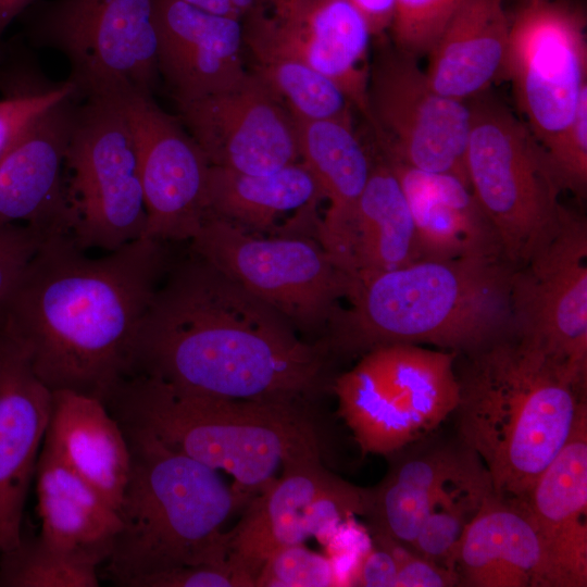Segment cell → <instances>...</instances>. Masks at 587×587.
Here are the masks:
<instances>
[{
  "mask_svg": "<svg viewBox=\"0 0 587 587\" xmlns=\"http://www.w3.org/2000/svg\"><path fill=\"white\" fill-rule=\"evenodd\" d=\"M322 199L317 182L301 161L261 175L210 166L207 214L249 233L276 229L284 215L317 207Z\"/></svg>",
  "mask_w": 587,
  "mask_h": 587,
  "instance_id": "cell-31",
  "label": "cell"
},
{
  "mask_svg": "<svg viewBox=\"0 0 587 587\" xmlns=\"http://www.w3.org/2000/svg\"><path fill=\"white\" fill-rule=\"evenodd\" d=\"M243 45L246 57L252 62L251 72L273 90L295 117L352 121L353 108L333 80L255 34L243 30Z\"/></svg>",
  "mask_w": 587,
  "mask_h": 587,
  "instance_id": "cell-32",
  "label": "cell"
},
{
  "mask_svg": "<svg viewBox=\"0 0 587 587\" xmlns=\"http://www.w3.org/2000/svg\"><path fill=\"white\" fill-rule=\"evenodd\" d=\"M191 251L167 268L141 322L133 374L217 398L307 405L332 354Z\"/></svg>",
  "mask_w": 587,
  "mask_h": 587,
  "instance_id": "cell-1",
  "label": "cell"
},
{
  "mask_svg": "<svg viewBox=\"0 0 587 587\" xmlns=\"http://www.w3.org/2000/svg\"><path fill=\"white\" fill-rule=\"evenodd\" d=\"M73 95H77L76 87L66 79L23 83L0 98V162L38 115Z\"/></svg>",
  "mask_w": 587,
  "mask_h": 587,
  "instance_id": "cell-38",
  "label": "cell"
},
{
  "mask_svg": "<svg viewBox=\"0 0 587 587\" xmlns=\"http://www.w3.org/2000/svg\"><path fill=\"white\" fill-rule=\"evenodd\" d=\"M513 333L587 377V225L560 213L527 260L515 267L512 286Z\"/></svg>",
  "mask_w": 587,
  "mask_h": 587,
  "instance_id": "cell-14",
  "label": "cell"
},
{
  "mask_svg": "<svg viewBox=\"0 0 587 587\" xmlns=\"http://www.w3.org/2000/svg\"><path fill=\"white\" fill-rule=\"evenodd\" d=\"M509 27L505 0H464L427 54L430 87L460 101L486 91L503 73Z\"/></svg>",
  "mask_w": 587,
  "mask_h": 587,
  "instance_id": "cell-28",
  "label": "cell"
},
{
  "mask_svg": "<svg viewBox=\"0 0 587 587\" xmlns=\"http://www.w3.org/2000/svg\"><path fill=\"white\" fill-rule=\"evenodd\" d=\"M464 0H394L390 41L416 57L427 55Z\"/></svg>",
  "mask_w": 587,
  "mask_h": 587,
  "instance_id": "cell-35",
  "label": "cell"
},
{
  "mask_svg": "<svg viewBox=\"0 0 587 587\" xmlns=\"http://www.w3.org/2000/svg\"><path fill=\"white\" fill-rule=\"evenodd\" d=\"M374 541L386 547L396 559L398 569L395 587L459 586L453 571L419 555L388 537L374 535Z\"/></svg>",
  "mask_w": 587,
  "mask_h": 587,
  "instance_id": "cell-40",
  "label": "cell"
},
{
  "mask_svg": "<svg viewBox=\"0 0 587 587\" xmlns=\"http://www.w3.org/2000/svg\"><path fill=\"white\" fill-rule=\"evenodd\" d=\"M515 500L541 538L551 586H587V408L528 492Z\"/></svg>",
  "mask_w": 587,
  "mask_h": 587,
  "instance_id": "cell-22",
  "label": "cell"
},
{
  "mask_svg": "<svg viewBox=\"0 0 587 587\" xmlns=\"http://www.w3.org/2000/svg\"><path fill=\"white\" fill-rule=\"evenodd\" d=\"M364 511V488L328 472L321 459L285 465L226 532L227 566L241 587H253L275 551L311 536L328 537Z\"/></svg>",
  "mask_w": 587,
  "mask_h": 587,
  "instance_id": "cell-15",
  "label": "cell"
},
{
  "mask_svg": "<svg viewBox=\"0 0 587 587\" xmlns=\"http://www.w3.org/2000/svg\"><path fill=\"white\" fill-rule=\"evenodd\" d=\"M257 587L344 586L334 558L308 549L303 542L278 549L264 562Z\"/></svg>",
  "mask_w": 587,
  "mask_h": 587,
  "instance_id": "cell-36",
  "label": "cell"
},
{
  "mask_svg": "<svg viewBox=\"0 0 587 587\" xmlns=\"http://www.w3.org/2000/svg\"><path fill=\"white\" fill-rule=\"evenodd\" d=\"M116 96L130 124L146 205L141 238L190 241L207 214L210 164L177 117L153 95L128 90Z\"/></svg>",
  "mask_w": 587,
  "mask_h": 587,
  "instance_id": "cell-16",
  "label": "cell"
},
{
  "mask_svg": "<svg viewBox=\"0 0 587 587\" xmlns=\"http://www.w3.org/2000/svg\"><path fill=\"white\" fill-rule=\"evenodd\" d=\"M237 17L242 20L246 14L252 10L260 0H228Z\"/></svg>",
  "mask_w": 587,
  "mask_h": 587,
  "instance_id": "cell-46",
  "label": "cell"
},
{
  "mask_svg": "<svg viewBox=\"0 0 587 587\" xmlns=\"http://www.w3.org/2000/svg\"><path fill=\"white\" fill-rule=\"evenodd\" d=\"M459 586L552 587L541 538L523 505L494 490L482 500L458 542Z\"/></svg>",
  "mask_w": 587,
  "mask_h": 587,
  "instance_id": "cell-24",
  "label": "cell"
},
{
  "mask_svg": "<svg viewBox=\"0 0 587 587\" xmlns=\"http://www.w3.org/2000/svg\"><path fill=\"white\" fill-rule=\"evenodd\" d=\"M79 101L73 95L43 111L0 162V224L70 234L64 166Z\"/></svg>",
  "mask_w": 587,
  "mask_h": 587,
  "instance_id": "cell-20",
  "label": "cell"
},
{
  "mask_svg": "<svg viewBox=\"0 0 587 587\" xmlns=\"http://www.w3.org/2000/svg\"><path fill=\"white\" fill-rule=\"evenodd\" d=\"M52 391L0 332V555L22 538L24 508L35 478Z\"/></svg>",
  "mask_w": 587,
  "mask_h": 587,
  "instance_id": "cell-21",
  "label": "cell"
},
{
  "mask_svg": "<svg viewBox=\"0 0 587 587\" xmlns=\"http://www.w3.org/2000/svg\"><path fill=\"white\" fill-rule=\"evenodd\" d=\"M365 17L372 39L388 35L392 18L394 0H347Z\"/></svg>",
  "mask_w": 587,
  "mask_h": 587,
  "instance_id": "cell-43",
  "label": "cell"
},
{
  "mask_svg": "<svg viewBox=\"0 0 587 587\" xmlns=\"http://www.w3.org/2000/svg\"><path fill=\"white\" fill-rule=\"evenodd\" d=\"M389 467L367 488L374 535L411 547L434 505L454 486L488 475L478 455L460 444L414 441L388 455Z\"/></svg>",
  "mask_w": 587,
  "mask_h": 587,
  "instance_id": "cell-23",
  "label": "cell"
},
{
  "mask_svg": "<svg viewBox=\"0 0 587 587\" xmlns=\"http://www.w3.org/2000/svg\"><path fill=\"white\" fill-rule=\"evenodd\" d=\"M255 34L333 80L369 122L372 34L347 0H260L241 20Z\"/></svg>",
  "mask_w": 587,
  "mask_h": 587,
  "instance_id": "cell-18",
  "label": "cell"
},
{
  "mask_svg": "<svg viewBox=\"0 0 587 587\" xmlns=\"http://www.w3.org/2000/svg\"><path fill=\"white\" fill-rule=\"evenodd\" d=\"M64 183L68 232L80 249L111 252L142 237L147 214L137 148L116 96L79 101Z\"/></svg>",
  "mask_w": 587,
  "mask_h": 587,
  "instance_id": "cell-10",
  "label": "cell"
},
{
  "mask_svg": "<svg viewBox=\"0 0 587 587\" xmlns=\"http://www.w3.org/2000/svg\"><path fill=\"white\" fill-rule=\"evenodd\" d=\"M294 118L300 161L329 202L317 226V240L336 264L369 180L373 153L355 135L352 121Z\"/></svg>",
  "mask_w": 587,
  "mask_h": 587,
  "instance_id": "cell-30",
  "label": "cell"
},
{
  "mask_svg": "<svg viewBox=\"0 0 587 587\" xmlns=\"http://www.w3.org/2000/svg\"><path fill=\"white\" fill-rule=\"evenodd\" d=\"M457 352L413 344L373 348L333 383L338 413L363 454L388 455L454 413Z\"/></svg>",
  "mask_w": 587,
  "mask_h": 587,
  "instance_id": "cell-7",
  "label": "cell"
},
{
  "mask_svg": "<svg viewBox=\"0 0 587 587\" xmlns=\"http://www.w3.org/2000/svg\"><path fill=\"white\" fill-rule=\"evenodd\" d=\"M372 41L366 97L374 146L410 166L469 185V104L436 92L417 58L397 48L388 35Z\"/></svg>",
  "mask_w": 587,
  "mask_h": 587,
  "instance_id": "cell-12",
  "label": "cell"
},
{
  "mask_svg": "<svg viewBox=\"0 0 587 587\" xmlns=\"http://www.w3.org/2000/svg\"><path fill=\"white\" fill-rule=\"evenodd\" d=\"M124 432L132 462L117 510L121 527L104 562L107 575L128 587L139 577L178 566L228 569L222 527L248 496L229 487L217 471L146 435Z\"/></svg>",
  "mask_w": 587,
  "mask_h": 587,
  "instance_id": "cell-6",
  "label": "cell"
},
{
  "mask_svg": "<svg viewBox=\"0 0 587 587\" xmlns=\"http://www.w3.org/2000/svg\"><path fill=\"white\" fill-rule=\"evenodd\" d=\"M155 0H37L22 16L30 41L60 52L80 99L135 90L160 78ZM21 16V17H22Z\"/></svg>",
  "mask_w": 587,
  "mask_h": 587,
  "instance_id": "cell-9",
  "label": "cell"
},
{
  "mask_svg": "<svg viewBox=\"0 0 587 587\" xmlns=\"http://www.w3.org/2000/svg\"><path fill=\"white\" fill-rule=\"evenodd\" d=\"M509 17L503 73L544 147L570 124L587 89L586 14L566 0H527Z\"/></svg>",
  "mask_w": 587,
  "mask_h": 587,
  "instance_id": "cell-13",
  "label": "cell"
},
{
  "mask_svg": "<svg viewBox=\"0 0 587 587\" xmlns=\"http://www.w3.org/2000/svg\"><path fill=\"white\" fill-rule=\"evenodd\" d=\"M103 403L124 429L225 472L247 496L285 465L321 459L307 405L200 395L143 374L123 379Z\"/></svg>",
  "mask_w": 587,
  "mask_h": 587,
  "instance_id": "cell-5",
  "label": "cell"
},
{
  "mask_svg": "<svg viewBox=\"0 0 587 587\" xmlns=\"http://www.w3.org/2000/svg\"><path fill=\"white\" fill-rule=\"evenodd\" d=\"M196 8L214 14L237 18V15L228 0H182ZM241 21V20H240Z\"/></svg>",
  "mask_w": 587,
  "mask_h": 587,
  "instance_id": "cell-45",
  "label": "cell"
},
{
  "mask_svg": "<svg viewBox=\"0 0 587 587\" xmlns=\"http://www.w3.org/2000/svg\"><path fill=\"white\" fill-rule=\"evenodd\" d=\"M542 149L559 189L584 198L587 189V89L583 91L570 124Z\"/></svg>",
  "mask_w": 587,
  "mask_h": 587,
  "instance_id": "cell-37",
  "label": "cell"
},
{
  "mask_svg": "<svg viewBox=\"0 0 587 587\" xmlns=\"http://www.w3.org/2000/svg\"><path fill=\"white\" fill-rule=\"evenodd\" d=\"M380 155L410 207L417 260L505 259L495 228L467 184Z\"/></svg>",
  "mask_w": 587,
  "mask_h": 587,
  "instance_id": "cell-25",
  "label": "cell"
},
{
  "mask_svg": "<svg viewBox=\"0 0 587 587\" xmlns=\"http://www.w3.org/2000/svg\"><path fill=\"white\" fill-rule=\"evenodd\" d=\"M154 23L159 76L176 103L227 90L248 74L240 20L155 0Z\"/></svg>",
  "mask_w": 587,
  "mask_h": 587,
  "instance_id": "cell-19",
  "label": "cell"
},
{
  "mask_svg": "<svg viewBox=\"0 0 587 587\" xmlns=\"http://www.w3.org/2000/svg\"><path fill=\"white\" fill-rule=\"evenodd\" d=\"M190 248L300 328L328 327L351 284L307 236L262 237L207 214Z\"/></svg>",
  "mask_w": 587,
  "mask_h": 587,
  "instance_id": "cell-11",
  "label": "cell"
},
{
  "mask_svg": "<svg viewBox=\"0 0 587 587\" xmlns=\"http://www.w3.org/2000/svg\"><path fill=\"white\" fill-rule=\"evenodd\" d=\"M397 569L392 553L386 547L376 544L366 549L359 558L350 577V585L395 587Z\"/></svg>",
  "mask_w": 587,
  "mask_h": 587,
  "instance_id": "cell-42",
  "label": "cell"
},
{
  "mask_svg": "<svg viewBox=\"0 0 587 587\" xmlns=\"http://www.w3.org/2000/svg\"><path fill=\"white\" fill-rule=\"evenodd\" d=\"M177 109L211 166L261 175L300 161L294 115L251 71L236 86Z\"/></svg>",
  "mask_w": 587,
  "mask_h": 587,
  "instance_id": "cell-17",
  "label": "cell"
},
{
  "mask_svg": "<svg viewBox=\"0 0 587 587\" xmlns=\"http://www.w3.org/2000/svg\"><path fill=\"white\" fill-rule=\"evenodd\" d=\"M525 1H527V0H520L519 5L522 4V3L525 2Z\"/></svg>",
  "mask_w": 587,
  "mask_h": 587,
  "instance_id": "cell-47",
  "label": "cell"
},
{
  "mask_svg": "<svg viewBox=\"0 0 587 587\" xmlns=\"http://www.w3.org/2000/svg\"><path fill=\"white\" fill-rule=\"evenodd\" d=\"M41 447L118 510L130 471V449L123 427L101 400L52 391Z\"/></svg>",
  "mask_w": 587,
  "mask_h": 587,
  "instance_id": "cell-26",
  "label": "cell"
},
{
  "mask_svg": "<svg viewBox=\"0 0 587 587\" xmlns=\"http://www.w3.org/2000/svg\"><path fill=\"white\" fill-rule=\"evenodd\" d=\"M458 378L460 441L497 495L524 498L587 408L586 380L513 332L471 352Z\"/></svg>",
  "mask_w": 587,
  "mask_h": 587,
  "instance_id": "cell-3",
  "label": "cell"
},
{
  "mask_svg": "<svg viewBox=\"0 0 587 587\" xmlns=\"http://www.w3.org/2000/svg\"><path fill=\"white\" fill-rule=\"evenodd\" d=\"M98 567L22 535L0 555V587H98Z\"/></svg>",
  "mask_w": 587,
  "mask_h": 587,
  "instance_id": "cell-33",
  "label": "cell"
},
{
  "mask_svg": "<svg viewBox=\"0 0 587 587\" xmlns=\"http://www.w3.org/2000/svg\"><path fill=\"white\" fill-rule=\"evenodd\" d=\"M505 259H421L351 280L322 338L330 354L391 344L474 352L513 332L515 272Z\"/></svg>",
  "mask_w": 587,
  "mask_h": 587,
  "instance_id": "cell-4",
  "label": "cell"
},
{
  "mask_svg": "<svg viewBox=\"0 0 587 587\" xmlns=\"http://www.w3.org/2000/svg\"><path fill=\"white\" fill-rule=\"evenodd\" d=\"M164 243L136 239L98 258L47 237L0 307V332L51 391L102 402L134 372L137 336L167 268Z\"/></svg>",
  "mask_w": 587,
  "mask_h": 587,
  "instance_id": "cell-2",
  "label": "cell"
},
{
  "mask_svg": "<svg viewBox=\"0 0 587 587\" xmlns=\"http://www.w3.org/2000/svg\"><path fill=\"white\" fill-rule=\"evenodd\" d=\"M46 238L26 224H0V307Z\"/></svg>",
  "mask_w": 587,
  "mask_h": 587,
  "instance_id": "cell-39",
  "label": "cell"
},
{
  "mask_svg": "<svg viewBox=\"0 0 587 587\" xmlns=\"http://www.w3.org/2000/svg\"><path fill=\"white\" fill-rule=\"evenodd\" d=\"M491 490L489 475L451 488L424 520L411 550L453 571V555L464 527Z\"/></svg>",
  "mask_w": 587,
  "mask_h": 587,
  "instance_id": "cell-34",
  "label": "cell"
},
{
  "mask_svg": "<svg viewBox=\"0 0 587 587\" xmlns=\"http://www.w3.org/2000/svg\"><path fill=\"white\" fill-rule=\"evenodd\" d=\"M372 153V171L336 263L351 280L417 260L414 222L404 192L375 146Z\"/></svg>",
  "mask_w": 587,
  "mask_h": 587,
  "instance_id": "cell-29",
  "label": "cell"
},
{
  "mask_svg": "<svg viewBox=\"0 0 587 587\" xmlns=\"http://www.w3.org/2000/svg\"><path fill=\"white\" fill-rule=\"evenodd\" d=\"M467 104L469 185L498 235L504 258L520 266L554 224L562 208L561 190L524 121L487 91Z\"/></svg>",
  "mask_w": 587,
  "mask_h": 587,
  "instance_id": "cell-8",
  "label": "cell"
},
{
  "mask_svg": "<svg viewBox=\"0 0 587 587\" xmlns=\"http://www.w3.org/2000/svg\"><path fill=\"white\" fill-rule=\"evenodd\" d=\"M35 478L39 539L58 552L104 564L121 527L117 510L42 447Z\"/></svg>",
  "mask_w": 587,
  "mask_h": 587,
  "instance_id": "cell-27",
  "label": "cell"
},
{
  "mask_svg": "<svg viewBox=\"0 0 587 587\" xmlns=\"http://www.w3.org/2000/svg\"><path fill=\"white\" fill-rule=\"evenodd\" d=\"M37 0H0V39L12 24Z\"/></svg>",
  "mask_w": 587,
  "mask_h": 587,
  "instance_id": "cell-44",
  "label": "cell"
},
{
  "mask_svg": "<svg viewBox=\"0 0 587 587\" xmlns=\"http://www.w3.org/2000/svg\"><path fill=\"white\" fill-rule=\"evenodd\" d=\"M128 587H241V585L228 569L185 565L139 577Z\"/></svg>",
  "mask_w": 587,
  "mask_h": 587,
  "instance_id": "cell-41",
  "label": "cell"
}]
</instances>
